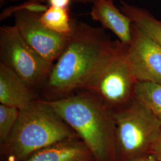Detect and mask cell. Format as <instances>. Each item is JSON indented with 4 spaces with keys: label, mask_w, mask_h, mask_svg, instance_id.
<instances>
[{
    "label": "cell",
    "mask_w": 161,
    "mask_h": 161,
    "mask_svg": "<svg viewBox=\"0 0 161 161\" xmlns=\"http://www.w3.org/2000/svg\"><path fill=\"white\" fill-rule=\"evenodd\" d=\"M116 43L117 41H111L103 28L73 19L68 44L53 65L44 85L48 101L83 90L114 51Z\"/></svg>",
    "instance_id": "6da1fadb"
},
{
    "label": "cell",
    "mask_w": 161,
    "mask_h": 161,
    "mask_svg": "<svg viewBox=\"0 0 161 161\" xmlns=\"http://www.w3.org/2000/svg\"><path fill=\"white\" fill-rule=\"evenodd\" d=\"M49 102L86 145L96 161H117L113 110L88 92Z\"/></svg>",
    "instance_id": "7a4b0ae2"
},
{
    "label": "cell",
    "mask_w": 161,
    "mask_h": 161,
    "mask_svg": "<svg viewBox=\"0 0 161 161\" xmlns=\"http://www.w3.org/2000/svg\"><path fill=\"white\" fill-rule=\"evenodd\" d=\"M79 138L49 101L35 100L20 110L9 138L0 144L3 161H22L41 150L70 138Z\"/></svg>",
    "instance_id": "3957f363"
},
{
    "label": "cell",
    "mask_w": 161,
    "mask_h": 161,
    "mask_svg": "<svg viewBox=\"0 0 161 161\" xmlns=\"http://www.w3.org/2000/svg\"><path fill=\"white\" fill-rule=\"evenodd\" d=\"M117 161H130L151 153L161 135V122L136 98L114 111Z\"/></svg>",
    "instance_id": "277c9868"
},
{
    "label": "cell",
    "mask_w": 161,
    "mask_h": 161,
    "mask_svg": "<svg viewBox=\"0 0 161 161\" xmlns=\"http://www.w3.org/2000/svg\"><path fill=\"white\" fill-rule=\"evenodd\" d=\"M126 46L117 41L115 49L92 75L83 90L116 111L134 97L136 80L126 58Z\"/></svg>",
    "instance_id": "5b68a950"
},
{
    "label": "cell",
    "mask_w": 161,
    "mask_h": 161,
    "mask_svg": "<svg viewBox=\"0 0 161 161\" xmlns=\"http://www.w3.org/2000/svg\"><path fill=\"white\" fill-rule=\"evenodd\" d=\"M0 60L32 90L45 85L54 65L29 46L14 25L0 27Z\"/></svg>",
    "instance_id": "8992f818"
},
{
    "label": "cell",
    "mask_w": 161,
    "mask_h": 161,
    "mask_svg": "<svg viewBox=\"0 0 161 161\" xmlns=\"http://www.w3.org/2000/svg\"><path fill=\"white\" fill-rule=\"evenodd\" d=\"M41 14L28 11L14 14V26L23 39L35 52L47 62L53 64L68 44L70 36L58 34L44 26Z\"/></svg>",
    "instance_id": "52a82bcc"
},
{
    "label": "cell",
    "mask_w": 161,
    "mask_h": 161,
    "mask_svg": "<svg viewBox=\"0 0 161 161\" xmlns=\"http://www.w3.org/2000/svg\"><path fill=\"white\" fill-rule=\"evenodd\" d=\"M125 53L136 82L161 85V46L133 23L132 40Z\"/></svg>",
    "instance_id": "ba28073f"
},
{
    "label": "cell",
    "mask_w": 161,
    "mask_h": 161,
    "mask_svg": "<svg viewBox=\"0 0 161 161\" xmlns=\"http://www.w3.org/2000/svg\"><path fill=\"white\" fill-rule=\"evenodd\" d=\"M90 16L104 28L113 32L122 44L128 46L131 43L132 21L115 6L114 0H97L93 4Z\"/></svg>",
    "instance_id": "9c48e42d"
},
{
    "label": "cell",
    "mask_w": 161,
    "mask_h": 161,
    "mask_svg": "<svg viewBox=\"0 0 161 161\" xmlns=\"http://www.w3.org/2000/svg\"><path fill=\"white\" fill-rule=\"evenodd\" d=\"M35 99L33 90L12 69L0 62V103L22 110Z\"/></svg>",
    "instance_id": "30bf717a"
},
{
    "label": "cell",
    "mask_w": 161,
    "mask_h": 161,
    "mask_svg": "<svg viewBox=\"0 0 161 161\" xmlns=\"http://www.w3.org/2000/svg\"><path fill=\"white\" fill-rule=\"evenodd\" d=\"M22 161H96L80 138H70L41 150Z\"/></svg>",
    "instance_id": "8fae6325"
},
{
    "label": "cell",
    "mask_w": 161,
    "mask_h": 161,
    "mask_svg": "<svg viewBox=\"0 0 161 161\" xmlns=\"http://www.w3.org/2000/svg\"><path fill=\"white\" fill-rule=\"evenodd\" d=\"M120 10L144 34L161 46V20L157 19L146 9L121 1Z\"/></svg>",
    "instance_id": "7c38bea8"
},
{
    "label": "cell",
    "mask_w": 161,
    "mask_h": 161,
    "mask_svg": "<svg viewBox=\"0 0 161 161\" xmlns=\"http://www.w3.org/2000/svg\"><path fill=\"white\" fill-rule=\"evenodd\" d=\"M41 24L47 29L58 34L70 36L73 29V19L70 17V7L60 8L49 6L40 17Z\"/></svg>",
    "instance_id": "4fadbf2b"
},
{
    "label": "cell",
    "mask_w": 161,
    "mask_h": 161,
    "mask_svg": "<svg viewBox=\"0 0 161 161\" xmlns=\"http://www.w3.org/2000/svg\"><path fill=\"white\" fill-rule=\"evenodd\" d=\"M133 94L134 97L147 106L161 122V85L136 82Z\"/></svg>",
    "instance_id": "5bb4252c"
},
{
    "label": "cell",
    "mask_w": 161,
    "mask_h": 161,
    "mask_svg": "<svg viewBox=\"0 0 161 161\" xmlns=\"http://www.w3.org/2000/svg\"><path fill=\"white\" fill-rule=\"evenodd\" d=\"M20 114L17 108L0 104V144L9 138L17 123Z\"/></svg>",
    "instance_id": "9a60e30c"
},
{
    "label": "cell",
    "mask_w": 161,
    "mask_h": 161,
    "mask_svg": "<svg viewBox=\"0 0 161 161\" xmlns=\"http://www.w3.org/2000/svg\"><path fill=\"white\" fill-rule=\"evenodd\" d=\"M49 6L44 3L34 1H25L18 5L10 6L4 8L0 14V21L14 16L15 13L20 11H28L41 14L46 11Z\"/></svg>",
    "instance_id": "2e32d148"
},
{
    "label": "cell",
    "mask_w": 161,
    "mask_h": 161,
    "mask_svg": "<svg viewBox=\"0 0 161 161\" xmlns=\"http://www.w3.org/2000/svg\"><path fill=\"white\" fill-rule=\"evenodd\" d=\"M74 0H46V4L48 6L60 8H69Z\"/></svg>",
    "instance_id": "e0dca14e"
},
{
    "label": "cell",
    "mask_w": 161,
    "mask_h": 161,
    "mask_svg": "<svg viewBox=\"0 0 161 161\" xmlns=\"http://www.w3.org/2000/svg\"><path fill=\"white\" fill-rule=\"evenodd\" d=\"M150 154L155 156L156 158L161 161V135L153 146Z\"/></svg>",
    "instance_id": "ac0fdd59"
},
{
    "label": "cell",
    "mask_w": 161,
    "mask_h": 161,
    "mask_svg": "<svg viewBox=\"0 0 161 161\" xmlns=\"http://www.w3.org/2000/svg\"><path fill=\"white\" fill-rule=\"evenodd\" d=\"M6 0H1V1L4 2ZM11 1H37V2H40L42 3H46V0H9ZM97 0H74L75 3H82V4H93Z\"/></svg>",
    "instance_id": "d6986e66"
},
{
    "label": "cell",
    "mask_w": 161,
    "mask_h": 161,
    "mask_svg": "<svg viewBox=\"0 0 161 161\" xmlns=\"http://www.w3.org/2000/svg\"><path fill=\"white\" fill-rule=\"evenodd\" d=\"M130 161H161V160L156 158L155 156L152 154H148L146 155L143 156L142 157L138 158L137 159H133Z\"/></svg>",
    "instance_id": "ffe728a7"
}]
</instances>
